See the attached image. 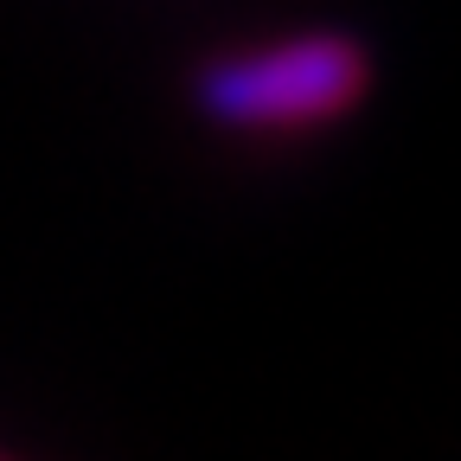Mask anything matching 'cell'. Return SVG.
I'll return each mask as SVG.
<instances>
[{"label":"cell","mask_w":461,"mask_h":461,"mask_svg":"<svg viewBox=\"0 0 461 461\" xmlns=\"http://www.w3.org/2000/svg\"><path fill=\"white\" fill-rule=\"evenodd\" d=\"M366 96V45L346 32H288L199 71V109L238 135L321 129Z\"/></svg>","instance_id":"obj_1"}]
</instances>
